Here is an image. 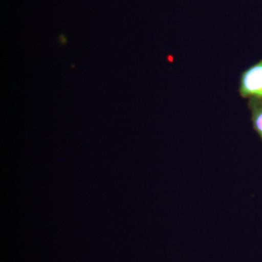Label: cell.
Returning <instances> with one entry per match:
<instances>
[{
  "label": "cell",
  "instance_id": "obj_1",
  "mask_svg": "<svg viewBox=\"0 0 262 262\" xmlns=\"http://www.w3.org/2000/svg\"><path fill=\"white\" fill-rule=\"evenodd\" d=\"M239 94L244 98H262V60L242 72Z\"/></svg>",
  "mask_w": 262,
  "mask_h": 262
},
{
  "label": "cell",
  "instance_id": "obj_2",
  "mask_svg": "<svg viewBox=\"0 0 262 262\" xmlns=\"http://www.w3.org/2000/svg\"><path fill=\"white\" fill-rule=\"evenodd\" d=\"M248 106L251 111L253 129L262 140V98H249Z\"/></svg>",
  "mask_w": 262,
  "mask_h": 262
}]
</instances>
